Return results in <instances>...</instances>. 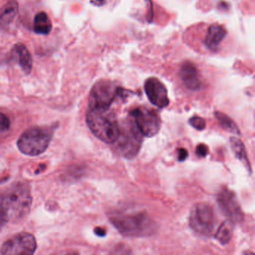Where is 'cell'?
I'll list each match as a JSON object with an SVG mask.
<instances>
[{
	"mask_svg": "<svg viewBox=\"0 0 255 255\" xmlns=\"http://www.w3.org/2000/svg\"><path fill=\"white\" fill-rule=\"evenodd\" d=\"M196 154H197L199 157H206L208 154V147L205 144H199V145H198V146L196 147Z\"/></svg>",
	"mask_w": 255,
	"mask_h": 255,
	"instance_id": "cell-23",
	"label": "cell"
},
{
	"mask_svg": "<svg viewBox=\"0 0 255 255\" xmlns=\"http://www.w3.org/2000/svg\"><path fill=\"white\" fill-rule=\"evenodd\" d=\"M180 76L184 85L191 91H198L202 86L199 72L194 64L187 61L182 64L180 70Z\"/></svg>",
	"mask_w": 255,
	"mask_h": 255,
	"instance_id": "cell-12",
	"label": "cell"
},
{
	"mask_svg": "<svg viewBox=\"0 0 255 255\" xmlns=\"http://www.w3.org/2000/svg\"><path fill=\"white\" fill-rule=\"evenodd\" d=\"M215 117L217 121L220 123V126L230 133H235V134H240L241 130L238 125L235 124V121L229 118L228 115L222 113V112H217L215 113Z\"/></svg>",
	"mask_w": 255,
	"mask_h": 255,
	"instance_id": "cell-19",
	"label": "cell"
},
{
	"mask_svg": "<svg viewBox=\"0 0 255 255\" xmlns=\"http://www.w3.org/2000/svg\"><path fill=\"white\" fill-rule=\"evenodd\" d=\"M190 228L199 235L211 236L217 225L215 213L211 205L199 203L195 205L189 219Z\"/></svg>",
	"mask_w": 255,
	"mask_h": 255,
	"instance_id": "cell-7",
	"label": "cell"
},
{
	"mask_svg": "<svg viewBox=\"0 0 255 255\" xmlns=\"http://www.w3.org/2000/svg\"><path fill=\"white\" fill-rule=\"evenodd\" d=\"M145 91L149 101L159 109H164L169 105V94L164 84L155 77L145 81Z\"/></svg>",
	"mask_w": 255,
	"mask_h": 255,
	"instance_id": "cell-11",
	"label": "cell"
},
{
	"mask_svg": "<svg viewBox=\"0 0 255 255\" xmlns=\"http://www.w3.org/2000/svg\"><path fill=\"white\" fill-rule=\"evenodd\" d=\"M110 255H132V251L127 246L121 244L115 246Z\"/></svg>",
	"mask_w": 255,
	"mask_h": 255,
	"instance_id": "cell-21",
	"label": "cell"
},
{
	"mask_svg": "<svg viewBox=\"0 0 255 255\" xmlns=\"http://www.w3.org/2000/svg\"><path fill=\"white\" fill-rule=\"evenodd\" d=\"M85 120L87 126L96 137L106 143H115L119 134V125L109 109H88Z\"/></svg>",
	"mask_w": 255,
	"mask_h": 255,
	"instance_id": "cell-3",
	"label": "cell"
},
{
	"mask_svg": "<svg viewBox=\"0 0 255 255\" xmlns=\"http://www.w3.org/2000/svg\"><path fill=\"white\" fill-rule=\"evenodd\" d=\"M54 130V127L30 128L18 139V148L25 155H39L47 149L53 136Z\"/></svg>",
	"mask_w": 255,
	"mask_h": 255,
	"instance_id": "cell-4",
	"label": "cell"
},
{
	"mask_svg": "<svg viewBox=\"0 0 255 255\" xmlns=\"http://www.w3.org/2000/svg\"><path fill=\"white\" fill-rule=\"evenodd\" d=\"M97 1H102V0H97Z\"/></svg>",
	"mask_w": 255,
	"mask_h": 255,
	"instance_id": "cell-29",
	"label": "cell"
},
{
	"mask_svg": "<svg viewBox=\"0 0 255 255\" xmlns=\"http://www.w3.org/2000/svg\"><path fill=\"white\" fill-rule=\"evenodd\" d=\"M94 233L97 236L100 237V238H103V237L106 235V231L103 228L97 227L94 229Z\"/></svg>",
	"mask_w": 255,
	"mask_h": 255,
	"instance_id": "cell-26",
	"label": "cell"
},
{
	"mask_svg": "<svg viewBox=\"0 0 255 255\" xmlns=\"http://www.w3.org/2000/svg\"><path fill=\"white\" fill-rule=\"evenodd\" d=\"M37 248L35 238L26 232L16 234L1 246V255H33Z\"/></svg>",
	"mask_w": 255,
	"mask_h": 255,
	"instance_id": "cell-9",
	"label": "cell"
},
{
	"mask_svg": "<svg viewBox=\"0 0 255 255\" xmlns=\"http://www.w3.org/2000/svg\"><path fill=\"white\" fill-rule=\"evenodd\" d=\"M10 123L8 118L0 112V133L5 131L10 127Z\"/></svg>",
	"mask_w": 255,
	"mask_h": 255,
	"instance_id": "cell-22",
	"label": "cell"
},
{
	"mask_svg": "<svg viewBox=\"0 0 255 255\" xmlns=\"http://www.w3.org/2000/svg\"><path fill=\"white\" fill-rule=\"evenodd\" d=\"M190 125L198 130H202L206 128V121L204 118L195 116L189 121Z\"/></svg>",
	"mask_w": 255,
	"mask_h": 255,
	"instance_id": "cell-20",
	"label": "cell"
},
{
	"mask_svg": "<svg viewBox=\"0 0 255 255\" xmlns=\"http://www.w3.org/2000/svg\"><path fill=\"white\" fill-rule=\"evenodd\" d=\"M76 255V254H71V255Z\"/></svg>",
	"mask_w": 255,
	"mask_h": 255,
	"instance_id": "cell-28",
	"label": "cell"
},
{
	"mask_svg": "<svg viewBox=\"0 0 255 255\" xmlns=\"http://www.w3.org/2000/svg\"><path fill=\"white\" fill-rule=\"evenodd\" d=\"M18 7L16 0H9L0 8V28L5 29L13 23L18 13Z\"/></svg>",
	"mask_w": 255,
	"mask_h": 255,
	"instance_id": "cell-15",
	"label": "cell"
},
{
	"mask_svg": "<svg viewBox=\"0 0 255 255\" xmlns=\"http://www.w3.org/2000/svg\"><path fill=\"white\" fill-rule=\"evenodd\" d=\"M124 91V89L117 86L112 81L99 80L90 91L89 109H109L118 96L122 94Z\"/></svg>",
	"mask_w": 255,
	"mask_h": 255,
	"instance_id": "cell-6",
	"label": "cell"
},
{
	"mask_svg": "<svg viewBox=\"0 0 255 255\" xmlns=\"http://www.w3.org/2000/svg\"><path fill=\"white\" fill-rule=\"evenodd\" d=\"M234 224L230 220H226L222 223L216 232L215 238L223 245L229 244L233 236Z\"/></svg>",
	"mask_w": 255,
	"mask_h": 255,
	"instance_id": "cell-18",
	"label": "cell"
},
{
	"mask_svg": "<svg viewBox=\"0 0 255 255\" xmlns=\"http://www.w3.org/2000/svg\"><path fill=\"white\" fill-rule=\"evenodd\" d=\"M244 255H255L254 253H252V252H246L244 253Z\"/></svg>",
	"mask_w": 255,
	"mask_h": 255,
	"instance_id": "cell-27",
	"label": "cell"
},
{
	"mask_svg": "<svg viewBox=\"0 0 255 255\" xmlns=\"http://www.w3.org/2000/svg\"><path fill=\"white\" fill-rule=\"evenodd\" d=\"M217 203L222 212L232 223H241L244 220V212L235 192L224 187L219 192Z\"/></svg>",
	"mask_w": 255,
	"mask_h": 255,
	"instance_id": "cell-10",
	"label": "cell"
},
{
	"mask_svg": "<svg viewBox=\"0 0 255 255\" xmlns=\"http://www.w3.org/2000/svg\"><path fill=\"white\" fill-rule=\"evenodd\" d=\"M135 125L143 136L152 137L160 131L161 120L155 111L145 107H139L130 112Z\"/></svg>",
	"mask_w": 255,
	"mask_h": 255,
	"instance_id": "cell-8",
	"label": "cell"
},
{
	"mask_svg": "<svg viewBox=\"0 0 255 255\" xmlns=\"http://www.w3.org/2000/svg\"><path fill=\"white\" fill-rule=\"evenodd\" d=\"M231 145L236 157L239 159L241 161L245 164L246 167L252 172V168L250 166V160H249L248 155H247V149H246L245 145L244 142L241 140L239 138L233 137L231 138Z\"/></svg>",
	"mask_w": 255,
	"mask_h": 255,
	"instance_id": "cell-17",
	"label": "cell"
},
{
	"mask_svg": "<svg viewBox=\"0 0 255 255\" xmlns=\"http://www.w3.org/2000/svg\"><path fill=\"white\" fill-rule=\"evenodd\" d=\"M7 222H8V220H7V215H6L4 211H3L1 207H0V230L2 229L3 226H4Z\"/></svg>",
	"mask_w": 255,
	"mask_h": 255,
	"instance_id": "cell-25",
	"label": "cell"
},
{
	"mask_svg": "<svg viewBox=\"0 0 255 255\" xmlns=\"http://www.w3.org/2000/svg\"><path fill=\"white\" fill-rule=\"evenodd\" d=\"M11 55L19 63L22 71L25 74H29L32 70V58L26 46L22 43H16L12 48Z\"/></svg>",
	"mask_w": 255,
	"mask_h": 255,
	"instance_id": "cell-13",
	"label": "cell"
},
{
	"mask_svg": "<svg viewBox=\"0 0 255 255\" xmlns=\"http://www.w3.org/2000/svg\"><path fill=\"white\" fill-rule=\"evenodd\" d=\"M52 25L47 13L43 11L39 12L34 16L33 29L38 34L47 35L52 30Z\"/></svg>",
	"mask_w": 255,
	"mask_h": 255,
	"instance_id": "cell-16",
	"label": "cell"
},
{
	"mask_svg": "<svg viewBox=\"0 0 255 255\" xmlns=\"http://www.w3.org/2000/svg\"><path fill=\"white\" fill-rule=\"evenodd\" d=\"M143 135L134 122H126L119 127V134L115 143L117 149L126 158H134L142 147Z\"/></svg>",
	"mask_w": 255,
	"mask_h": 255,
	"instance_id": "cell-5",
	"label": "cell"
},
{
	"mask_svg": "<svg viewBox=\"0 0 255 255\" xmlns=\"http://www.w3.org/2000/svg\"><path fill=\"white\" fill-rule=\"evenodd\" d=\"M109 219L123 236L131 238L151 236L157 229L155 222L143 211L130 213L113 211L109 214Z\"/></svg>",
	"mask_w": 255,
	"mask_h": 255,
	"instance_id": "cell-1",
	"label": "cell"
},
{
	"mask_svg": "<svg viewBox=\"0 0 255 255\" xmlns=\"http://www.w3.org/2000/svg\"><path fill=\"white\" fill-rule=\"evenodd\" d=\"M31 201V190L26 183H15L0 193V207L8 221H17L27 215Z\"/></svg>",
	"mask_w": 255,
	"mask_h": 255,
	"instance_id": "cell-2",
	"label": "cell"
},
{
	"mask_svg": "<svg viewBox=\"0 0 255 255\" xmlns=\"http://www.w3.org/2000/svg\"><path fill=\"white\" fill-rule=\"evenodd\" d=\"M189 153L186 148H179L178 149V159L180 162L184 161L188 157Z\"/></svg>",
	"mask_w": 255,
	"mask_h": 255,
	"instance_id": "cell-24",
	"label": "cell"
},
{
	"mask_svg": "<svg viewBox=\"0 0 255 255\" xmlns=\"http://www.w3.org/2000/svg\"><path fill=\"white\" fill-rule=\"evenodd\" d=\"M227 31L220 24H213L208 28V34L205 37V43L211 50H215L224 40Z\"/></svg>",
	"mask_w": 255,
	"mask_h": 255,
	"instance_id": "cell-14",
	"label": "cell"
}]
</instances>
